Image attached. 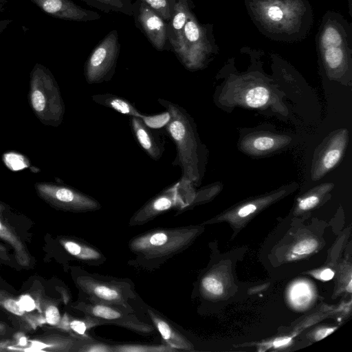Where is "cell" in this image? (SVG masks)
Instances as JSON below:
<instances>
[{
    "label": "cell",
    "mask_w": 352,
    "mask_h": 352,
    "mask_svg": "<svg viewBox=\"0 0 352 352\" xmlns=\"http://www.w3.org/2000/svg\"><path fill=\"white\" fill-rule=\"evenodd\" d=\"M198 232L194 226H180L154 228L138 234L128 242V248L134 256L127 264L146 272L157 270L185 250Z\"/></svg>",
    "instance_id": "cell-1"
},
{
    "label": "cell",
    "mask_w": 352,
    "mask_h": 352,
    "mask_svg": "<svg viewBox=\"0 0 352 352\" xmlns=\"http://www.w3.org/2000/svg\"><path fill=\"white\" fill-rule=\"evenodd\" d=\"M157 102L171 116L164 131L176 146L177 155L173 164L181 168L180 179L194 184L201 178L203 151L193 119L177 104L162 98H158Z\"/></svg>",
    "instance_id": "cell-2"
},
{
    "label": "cell",
    "mask_w": 352,
    "mask_h": 352,
    "mask_svg": "<svg viewBox=\"0 0 352 352\" xmlns=\"http://www.w3.org/2000/svg\"><path fill=\"white\" fill-rule=\"evenodd\" d=\"M247 8L256 25L274 39L292 40L302 32V16L311 17L308 6L300 0H245Z\"/></svg>",
    "instance_id": "cell-3"
},
{
    "label": "cell",
    "mask_w": 352,
    "mask_h": 352,
    "mask_svg": "<svg viewBox=\"0 0 352 352\" xmlns=\"http://www.w3.org/2000/svg\"><path fill=\"white\" fill-rule=\"evenodd\" d=\"M71 276L81 296L93 302L128 306L135 298V285L129 278H116L70 267Z\"/></svg>",
    "instance_id": "cell-4"
},
{
    "label": "cell",
    "mask_w": 352,
    "mask_h": 352,
    "mask_svg": "<svg viewBox=\"0 0 352 352\" xmlns=\"http://www.w3.org/2000/svg\"><path fill=\"white\" fill-rule=\"evenodd\" d=\"M316 40L327 68L336 71L346 65L351 53V27L342 16L333 12L327 13Z\"/></svg>",
    "instance_id": "cell-5"
},
{
    "label": "cell",
    "mask_w": 352,
    "mask_h": 352,
    "mask_svg": "<svg viewBox=\"0 0 352 352\" xmlns=\"http://www.w3.org/2000/svg\"><path fill=\"white\" fill-rule=\"evenodd\" d=\"M192 184L180 179L161 191L131 216L129 226H142L170 210H177L176 214L186 210L195 198Z\"/></svg>",
    "instance_id": "cell-6"
},
{
    "label": "cell",
    "mask_w": 352,
    "mask_h": 352,
    "mask_svg": "<svg viewBox=\"0 0 352 352\" xmlns=\"http://www.w3.org/2000/svg\"><path fill=\"white\" fill-rule=\"evenodd\" d=\"M173 52L189 71L202 68L211 54L212 43L208 28L201 25L193 12L190 14L179 42Z\"/></svg>",
    "instance_id": "cell-7"
},
{
    "label": "cell",
    "mask_w": 352,
    "mask_h": 352,
    "mask_svg": "<svg viewBox=\"0 0 352 352\" xmlns=\"http://www.w3.org/2000/svg\"><path fill=\"white\" fill-rule=\"evenodd\" d=\"M72 307L84 315L97 318L104 324L117 325L142 336L149 335L155 330L153 324L145 323L138 318L131 305L96 302L81 296Z\"/></svg>",
    "instance_id": "cell-8"
},
{
    "label": "cell",
    "mask_w": 352,
    "mask_h": 352,
    "mask_svg": "<svg viewBox=\"0 0 352 352\" xmlns=\"http://www.w3.org/2000/svg\"><path fill=\"white\" fill-rule=\"evenodd\" d=\"M120 52L118 32H109L94 48L84 67V76L89 85L110 81L113 77Z\"/></svg>",
    "instance_id": "cell-9"
},
{
    "label": "cell",
    "mask_w": 352,
    "mask_h": 352,
    "mask_svg": "<svg viewBox=\"0 0 352 352\" xmlns=\"http://www.w3.org/2000/svg\"><path fill=\"white\" fill-rule=\"evenodd\" d=\"M32 226V223H22L14 219L0 204V240L12 249L14 258L21 269H32L35 265V258L28 245V243H31L33 236L29 231Z\"/></svg>",
    "instance_id": "cell-10"
},
{
    "label": "cell",
    "mask_w": 352,
    "mask_h": 352,
    "mask_svg": "<svg viewBox=\"0 0 352 352\" xmlns=\"http://www.w3.org/2000/svg\"><path fill=\"white\" fill-rule=\"evenodd\" d=\"M133 16L137 28L157 51H172L168 38L167 23L140 0L135 2Z\"/></svg>",
    "instance_id": "cell-11"
},
{
    "label": "cell",
    "mask_w": 352,
    "mask_h": 352,
    "mask_svg": "<svg viewBox=\"0 0 352 352\" xmlns=\"http://www.w3.org/2000/svg\"><path fill=\"white\" fill-rule=\"evenodd\" d=\"M43 196L54 208L72 212H88L98 210L100 203L94 197L76 189L56 186L43 190Z\"/></svg>",
    "instance_id": "cell-12"
},
{
    "label": "cell",
    "mask_w": 352,
    "mask_h": 352,
    "mask_svg": "<svg viewBox=\"0 0 352 352\" xmlns=\"http://www.w3.org/2000/svg\"><path fill=\"white\" fill-rule=\"evenodd\" d=\"M49 16L65 21L89 22L100 19L95 11L85 9L72 0H30Z\"/></svg>",
    "instance_id": "cell-13"
},
{
    "label": "cell",
    "mask_w": 352,
    "mask_h": 352,
    "mask_svg": "<svg viewBox=\"0 0 352 352\" xmlns=\"http://www.w3.org/2000/svg\"><path fill=\"white\" fill-rule=\"evenodd\" d=\"M55 241L72 258L88 265L98 266L107 261L104 254L96 246L74 236H57Z\"/></svg>",
    "instance_id": "cell-14"
},
{
    "label": "cell",
    "mask_w": 352,
    "mask_h": 352,
    "mask_svg": "<svg viewBox=\"0 0 352 352\" xmlns=\"http://www.w3.org/2000/svg\"><path fill=\"white\" fill-rule=\"evenodd\" d=\"M133 135L140 146L155 161L159 160L165 151V141L160 134L146 126L140 117L131 116L129 120Z\"/></svg>",
    "instance_id": "cell-15"
},
{
    "label": "cell",
    "mask_w": 352,
    "mask_h": 352,
    "mask_svg": "<svg viewBox=\"0 0 352 352\" xmlns=\"http://www.w3.org/2000/svg\"><path fill=\"white\" fill-rule=\"evenodd\" d=\"M147 314L164 342L177 351H192L190 342L163 315L147 306Z\"/></svg>",
    "instance_id": "cell-16"
},
{
    "label": "cell",
    "mask_w": 352,
    "mask_h": 352,
    "mask_svg": "<svg viewBox=\"0 0 352 352\" xmlns=\"http://www.w3.org/2000/svg\"><path fill=\"white\" fill-rule=\"evenodd\" d=\"M85 338L69 332L53 333L32 340L30 347L34 346L39 351L76 352V348Z\"/></svg>",
    "instance_id": "cell-17"
},
{
    "label": "cell",
    "mask_w": 352,
    "mask_h": 352,
    "mask_svg": "<svg viewBox=\"0 0 352 352\" xmlns=\"http://www.w3.org/2000/svg\"><path fill=\"white\" fill-rule=\"evenodd\" d=\"M0 307L12 315L22 329H36L40 324L38 315L24 310L16 296L0 288Z\"/></svg>",
    "instance_id": "cell-18"
},
{
    "label": "cell",
    "mask_w": 352,
    "mask_h": 352,
    "mask_svg": "<svg viewBox=\"0 0 352 352\" xmlns=\"http://www.w3.org/2000/svg\"><path fill=\"white\" fill-rule=\"evenodd\" d=\"M192 8L191 0H176L171 19L167 23L168 38L172 52L179 42L184 25L192 12Z\"/></svg>",
    "instance_id": "cell-19"
},
{
    "label": "cell",
    "mask_w": 352,
    "mask_h": 352,
    "mask_svg": "<svg viewBox=\"0 0 352 352\" xmlns=\"http://www.w3.org/2000/svg\"><path fill=\"white\" fill-rule=\"evenodd\" d=\"M91 99L100 105L129 117L136 116L141 118L143 114L138 110L131 101L120 96L109 93L98 94L93 95Z\"/></svg>",
    "instance_id": "cell-20"
},
{
    "label": "cell",
    "mask_w": 352,
    "mask_h": 352,
    "mask_svg": "<svg viewBox=\"0 0 352 352\" xmlns=\"http://www.w3.org/2000/svg\"><path fill=\"white\" fill-rule=\"evenodd\" d=\"M104 324L97 318L85 315L82 318H73L65 314L57 327L58 329L77 336L87 337L86 332L91 328Z\"/></svg>",
    "instance_id": "cell-21"
},
{
    "label": "cell",
    "mask_w": 352,
    "mask_h": 352,
    "mask_svg": "<svg viewBox=\"0 0 352 352\" xmlns=\"http://www.w3.org/2000/svg\"><path fill=\"white\" fill-rule=\"evenodd\" d=\"M105 13H121L133 16L136 0H80Z\"/></svg>",
    "instance_id": "cell-22"
},
{
    "label": "cell",
    "mask_w": 352,
    "mask_h": 352,
    "mask_svg": "<svg viewBox=\"0 0 352 352\" xmlns=\"http://www.w3.org/2000/svg\"><path fill=\"white\" fill-rule=\"evenodd\" d=\"M345 140L343 138L335 139L326 150L320 161L318 175H323L335 166L341 158Z\"/></svg>",
    "instance_id": "cell-23"
},
{
    "label": "cell",
    "mask_w": 352,
    "mask_h": 352,
    "mask_svg": "<svg viewBox=\"0 0 352 352\" xmlns=\"http://www.w3.org/2000/svg\"><path fill=\"white\" fill-rule=\"evenodd\" d=\"M114 352H177L165 343L162 344H113Z\"/></svg>",
    "instance_id": "cell-24"
},
{
    "label": "cell",
    "mask_w": 352,
    "mask_h": 352,
    "mask_svg": "<svg viewBox=\"0 0 352 352\" xmlns=\"http://www.w3.org/2000/svg\"><path fill=\"white\" fill-rule=\"evenodd\" d=\"M158 14L167 23L170 21L176 0H140Z\"/></svg>",
    "instance_id": "cell-25"
},
{
    "label": "cell",
    "mask_w": 352,
    "mask_h": 352,
    "mask_svg": "<svg viewBox=\"0 0 352 352\" xmlns=\"http://www.w3.org/2000/svg\"><path fill=\"white\" fill-rule=\"evenodd\" d=\"M270 98L268 89L264 87L258 86L250 89L245 94L246 104L254 108L261 107L265 105Z\"/></svg>",
    "instance_id": "cell-26"
},
{
    "label": "cell",
    "mask_w": 352,
    "mask_h": 352,
    "mask_svg": "<svg viewBox=\"0 0 352 352\" xmlns=\"http://www.w3.org/2000/svg\"><path fill=\"white\" fill-rule=\"evenodd\" d=\"M76 352H114L111 344L85 337L76 348Z\"/></svg>",
    "instance_id": "cell-27"
},
{
    "label": "cell",
    "mask_w": 352,
    "mask_h": 352,
    "mask_svg": "<svg viewBox=\"0 0 352 352\" xmlns=\"http://www.w3.org/2000/svg\"><path fill=\"white\" fill-rule=\"evenodd\" d=\"M144 124L153 129H161L169 123L171 116L170 113L166 111L156 115L142 114L140 118Z\"/></svg>",
    "instance_id": "cell-28"
},
{
    "label": "cell",
    "mask_w": 352,
    "mask_h": 352,
    "mask_svg": "<svg viewBox=\"0 0 352 352\" xmlns=\"http://www.w3.org/2000/svg\"><path fill=\"white\" fill-rule=\"evenodd\" d=\"M201 287L204 292L214 296H219L223 293L221 282L212 276L204 277L201 280Z\"/></svg>",
    "instance_id": "cell-29"
},
{
    "label": "cell",
    "mask_w": 352,
    "mask_h": 352,
    "mask_svg": "<svg viewBox=\"0 0 352 352\" xmlns=\"http://www.w3.org/2000/svg\"><path fill=\"white\" fill-rule=\"evenodd\" d=\"M0 263L7 265L10 267L15 270L21 269L18 265L12 249L6 244L5 243L0 241Z\"/></svg>",
    "instance_id": "cell-30"
},
{
    "label": "cell",
    "mask_w": 352,
    "mask_h": 352,
    "mask_svg": "<svg viewBox=\"0 0 352 352\" xmlns=\"http://www.w3.org/2000/svg\"><path fill=\"white\" fill-rule=\"evenodd\" d=\"M45 320L49 324L58 327L61 320L58 307L52 302L47 303L44 309Z\"/></svg>",
    "instance_id": "cell-31"
},
{
    "label": "cell",
    "mask_w": 352,
    "mask_h": 352,
    "mask_svg": "<svg viewBox=\"0 0 352 352\" xmlns=\"http://www.w3.org/2000/svg\"><path fill=\"white\" fill-rule=\"evenodd\" d=\"M275 140L269 136H258L255 138L251 142V146L254 151H265L270 150L275 145Z\"/></svg>",
    "instance_id": "cell-32"
},
{
    "label": "cell",
    "mask_w": 352,
    "mask_h": 352,
    "mask_svg": "<svg viewBox=\"0 0 352 352\" xmlns=\"http://www.w3.org/2000/svg\"><path fill=\"white\" fill-rule=\"evenodd\" d=\"M318 243L314 239H305L297 243L293 248V253L298 255L312 252L317 247Z\"/></svg>",
    "instance_id": "cell-33"
},
{
    "label": "cell",
    "mask_w": 352,
    "mask_h": 352,
    "mask_svg": "<svg viewBox=\"0 0 352 352\" xmlns=\"http://www.w3.org/2000/svg\"><path fill=\"white\" fill-rule=\"evenodd\" d=\"M32 102L34 109L36 111H43L45 105V99L43 94L40 91H34L32 95Z\"/></svg>",
    "instance_id": "cell-34"
},
{
    "label": "cell",
    "mask_w": 352,
    "mask_h": 352,
    "mask_svg": "<svg viewBox=\"0 0 352 352\" xmlns=\"http://www.w3.org/2000/svg\"><path fill=\"white\" fill-rule=\"evenodd\" d=\"M319 202V197L316 195H309L299 202L298 206L301 210H309L316 206Z\"/></svg>",
    "instance_id": "cell-35"
},
{
    "label": "cell",
    "mask_w": 352,
    "mask_h": 352,
    "mask_svg": "<svg viewBox=\"0 0 352 352\" xmlns=\"http://www.w3.org/2000/svg\"><path fill=\"white\" fill-rule=\"evenodd\" d=\"M307 292H309V289H307V287H305V285H298L297 287H296L294 288V298L297 299L298 300H301V296H302V297L306 299L307 298Z\"/></svg>",
    "instance_id": "cell-36"
},
{
    "label": "cell",
    "mask_w": 352,
    "mask_h": 352,
    "mask_svg": "<svg viewBox=\"0 0 352 352\" xmlns=\"http://www.w3.org/2000/svg\"><path fill=\"white\" fill-rule=\"evenodd\" d=\"M256 208L254 204H248L242 207L238 212L240 217H244L254 212Z\"/></svg>",
    "instance_id": "cell-37"
},
{
    "label": "cell",
    "mask_w": 352,
    "mask_h": 352,
    "mask_svg": "<svg viewBox=\"0 0 352 352\" xmlns=\"http://www.w3.org/2000/svg\"><path fill=\"white\" fill-rule=\"evenodd\" d=\"M334 329L335 328H327L319 330L316 334V339L317 340H319L325 338L329 334L332 333Z\"/></svg>",
    "instance_id": "cell-38"
},
{
    "label": "cell",
    "mask_w": 352,
    "mask_h": 352,
    "mask_svg": "<svg viewBox=\"0 0 352 352\" xmlns=\"http://www.w3.org/2000/svg\"><path fill=\"white\" fill-rule=\"evenodd\" d=\"M334 276V272L330 269L324 270L320 272V278L323 280H329Z\"/></svg>",
    "instance_id": "cell-39"
},
{
    "label": "cell",
    "mask_w": 352,
    "mask_h": 352,
    "mask_svg": "<svg viewBox=\"0 0 352 352\" xmlns=\"http://www.w3.org/2000/svg\"><path fill=\"white\" fill-rule=\"evenodd\" d=\"M12 22L10 19H3L0 20V35L3 31L8 27V25Z\"/></svg>",
    "instance_id": "cell-40"
},
{
    "label": "cell",
    "mask_w": 352,
    "mask_h": 352,
    "mask_svg": "<svg viewBox=\"0 0 352 352\" xmlns=\"http://www.w3.org/2000/svg\"><path fill=\"white\" fill-rule=\"evenodd\" d=\"M7 331V325L6 324L0 322V337L3 336Z\"/></svg>",
    "instance_id": "cell-41"
},
{
    "label": "cell",
    "mask_w": 352,
    "mask_h": 352,
    "mask_svg": "<svg viewBox=\"0 0 352 352\" xmlns=\"http://www.w3.org/2000/svg\"><path fill=\"white\" fill-rule=\"evenodd\" d=\"M8 3L7 0H0V13L6 10Z\"/></svg>",
    "instance_id": "cell-42"
},
{
    "label": "cell",
    "mask_w": 352,
    "mask_h": 352,
    "mask_svg": "<svg viewBox=\"0 0 352 352\" xmlns=\"http://www.w3.org/2000/svg\"><path fill=\"white\" fill-rule=\"evenodd\" d=\"M289 340H290V339H289V338H288V339H283V340H279V341H276V342H274V346H281V345L285 344H287Z\"/></svg>",
    "instance_id": "cell-43"
},
{
    "label": "cell",
    "mask_w": 352,
    "mask_h": 352,
    "mask_svg": "<svg viewBox=\"0 0 352 352\" xmlns=\"http://www.w3.org/2000/svg\"><path fill=\"white\" fill-rule=\"evenodd\" d=\"M351 280L349 281V285L348 287H346V289L348 290L349 292H351Z\"/></svg>",
    "instance_id": "cell-44"
}]
</instances>
